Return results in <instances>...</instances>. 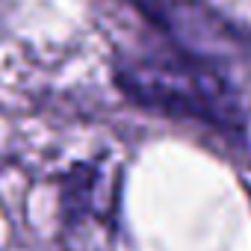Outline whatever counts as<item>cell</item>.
I'll use <instances>...</instances> for the list:
<instances>
[{
	"instance_id": "1",
	"label": "cell",
	"mask_w": 251,
	"mask_h": 251,
	"mask_svg": "<svg viewBox=\"0 0 251 251\" xmlns=\"http://www.w3.org/2000/svg\"><path fill=\"white\" fill-rule=\"evenodd\" d=\"M118 83L133 100L160 112L195 118L222 130L242 124L233 89L207 65L186 56H133L118 65Z\"/></svg>"
}]
</instances>
